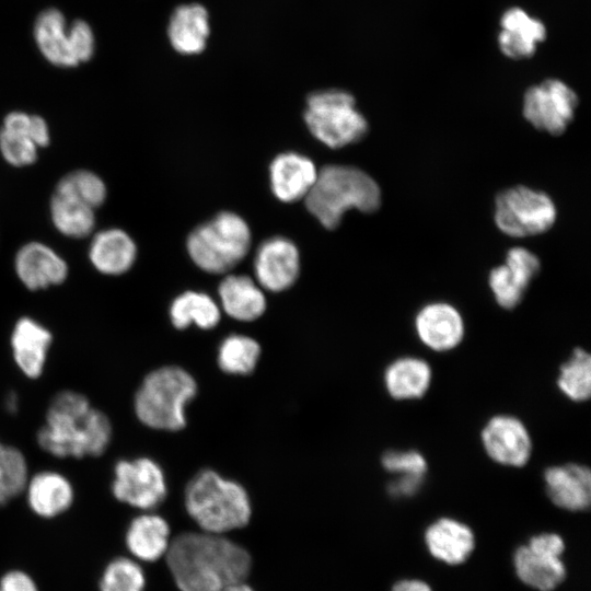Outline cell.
<instances>
[{
	"instance_id": "cell-10",
	"label": "cell",
	"mask_w": 591,
	"mask_h": 591,
	"mask_svg": "<svg viewBox=\"0 0 591 591\" xmlns=\"http://www.w3.org/2000/svg\"><path fill=\"white\" fill-rule=\"evenodd\" d=\"M564 538L555 532L533 535L513 553L512 565L517 578L536 591H554L567 576L563 560Z\"/></svg>"
},
{
	"instance_id": "cell-23",
	"label": "cell",
	"mask_w": 591,
	"mask_h": 591,
	"mask_svg": "<svg viewBox=\"0 0 591 591\" xmlns=\"http://www.w3.org/2000/svg\"><path fill=\"white\" fill-rule=\"evenodd\" d=\"M137 257V246L131 236L118 228L105 229L94 234L89 258L101 274L118 276L128 271Z\"/></svg>"
},
{
	"instance_id": "cell-39",
	"label": "cell",
	"mask_w": 591,
	"mask_h": 591,
	"mask_svg": "<svg viewBox=\"0 0 591 591\" xmlns=\"http://www.w3.org/2000/svg\"><path fill=\"white\" fill-rule=\"evenodd\" d=\"M424 479L421 476H398L390 484L389 491L394 497H410L419 490Z\"/></svg>"
},
{
	"instance_id": "cell-34",
	"label": "cell",
	"mask_w": 591,
	"mask_h": 591,
	"mask_svg": "<svg viewBox=\"0 0 591 591\" xmlns=\"http://www.w3.org/2000/svg\"><path fill=\"white\" fill-rule=\"evenodd\" d=\"M55 192L68 194L93 209L102 206L107 196L104 181L89 170H76L59 179Z\"/></svg>"
},
{
	"instance_id": "cell-21",
	"label": "cell",
	"mask_w": 591,
	"mask_h": 591,
	"mask_svg": "<svg viewBox=\"0 0 591 591\" xmlns=\"http://www.w3.org/2000/svg\"><path fill=\"white\" fill-rule=\"evenodd\" d=\"M269 173L274 195L281 201L294 202L305 198L318 172L309 158L287 152L274 159Z\"/></svg>"
},
{
	"instance_id": "cell-20",
	"label": "cell",
	"mask_w": 591,
	"mask_h": 591,
	"mask_svg": "<svg viewBox=\"0 0 591 591\" xmlns=\"http://www.w3.org/2000/svg\"><path fill=\"white\" fill-rule=\"evenodd\" d=\"M415 328L425 346L440 352L456 348L464 336L462 315L443 302L425 305L416 315Z\"/></svg>"
},
{
	"instance_id": "cell-25",
	"label": "cell",
	"mask_w": 591,
	"mask_h": 591,
	"mask_svg": "<svg viewBox=\"0 0 591 591\" xmlns=\"http://www.w3.org/2000/svg\"><path fill=\"white\" fill-rule=\"evenodd\" d=\"M171 543L169 523L154 513L136 517L126 532V546L135 559L153 563L164 557Z\"/></svg>"
},
{
	"instance_id": "cell-5",
	"label": "cell",
	"mask_w": 591,
	"mask_h": 591,
	"mask_svg": "<svg viewBox=\"0 0 591 591\" xmlns=\"http://www.w3.org/2000/svg\"><path fill=\"white\" fill-rule=\"evenodd\" d=\"M194 378L179 367L150 372L135 396V412L146 426L176 431L186 425L185 406L196 395Z\"/></svg>"
},
{
	"instance_id": "cell-30",
	"label": "cell",
	"mask_w": 591,
	"mask_h": 591,
	"mask_svg": "<svg viewBox=\"0 0 591 591\" xmlns=\"http://www.w3.org/2000/svg\"><path fill=\"white\" fill-rule=\"evenodd\" d=\"M217 303L206 293L186 291L171 304L170 316L173 325L183 329L192 323L202 329L215 327L220 321Z\"/></svg>"
},
{
	"instance_id": "cell-41",
	"label": "cell",
	"mask_w": 591,
	"mask_h": 591,
	"mask_svg": "<svg viewBox=\"0 0 591 591\" xmlns=\"http://www.w3.org/2000/svg\"><path fill=\"white\" fill-rule=\"evenodd\" d=\"M223 591H255L246 580L233 583L227 587Z\"/></svg>"
},
{
	"instance_id": "cell-32",
	"label": "cell",
	"mask_w": 591,
	"mask_h": 591,
	"mask_svg": "<svg viewBox=\"0 0 591 591\" xmlns=\"http://www.w3.org/2000/svg\"><path fill=\"white\" fill-rule=\"evenodd\" d=\"M260 347L256 340L243 335H230L222 340L218 351V364L230 374L251 373L259 358Z\"/></svg>"
},
{
	"instance_id": "cell-27",
	"label": "cell",
	"mask_w": 591,
	"mask_h": 591,
	"mask_svg": "<svg viewBox=\"0 0 591 591\" xmlns=\"http://www.w3.org/2000/svg\"><path fill=\"white\" fill-rule=\"evenodd\" d=\"M432 379L429 363L417 357H401L384 371V385L391 397L397 401L421 398Z\"/></svg>"
},
{
	"instance_id": "cell-26",
	"label": "cell",
	"mask_w": 591,
	"mask_h": 591,
	"mask_svg": "<svg viewBox=\"0 0 591 591\" xmlns=\"http://www.w3.org/2000/svg\"><path fill=\"white\" fill-rule=\"evenodd\" d=\"M30 508L39 517L54 518L70 508L73 488L70 482L57 472H40L25 486Z\"/></svg>"
},
{
	"instance_id": "cell-17",
	"label": "cell",
	"mask_w": 591,
	"mask_h": 591,
	"mask_svg": "<svg viewBox=\"0 0 591 591\" xmlns=\"http://www.w3.org/2000/svg\"><path fill=\"white\" fill-rule=\"evenodd\" d=\"M14 269L21 282L30 290L59 285L68 276L66 260L40 242H28L20 247L14 258Z\"/></svg>"
},
{
	"instance_id": "cell-19",
	"label": "cell",
	"mask_w": 591,
	"mask_h": 591,
	"mask_svg": "<svg viewBox=\"0 0 591 591\" xmlns=\"http://www.w3.org/2000/svg\"><path fill=\"white\" fill-rule=\"evenodd\" d=\"M545 490L558 508L581 512L591 500V473L588 466L567 463L549 466L544 472Z\"/></svg>"
},
{
	"instance_id": "cell-24",
	"label": "cell",
	"mask_w": 591,
	"mask_h": 591,
	"mask_svg": "<svg viewBox=\"0 0 591 591\" xmlns=\"http://www.w3.org/2000/svg\"><path fill=\"white\" fill-rule=\"evenodd\" d=\"M50 332L31 317H21L11 335L14 360L28 378H38L44 369L47 352L51 344Z\"/></svg>"
},
{
	"instance_id": "cell-13",
	"label": "cell",
	"mask_w": 591,
	"mask_h": 591,
	"mask_svg": "<svg viewBox=\"0 0 591 591\" xmlns=\"http://www.w3.org/2000/svg\"><path fill=\"white\" fill-rule=\"evenodd\" d=\"M50 141L46 120L38 115L24 112H11L0 129V152L13 166H27L38 157V149Z\"/></svg>"
},
{
	"instance_id": "cell-4",
	"label": "cell",
	"mask_w": 591,
	"mask_h": 591,
	"mask_svg": "<svg viewBox=\"0 0 591 591\" xmlns=\"http://www.w3.org/2000/svg\"><path fill=\"white\" fill-rule=\"evenodd\" d=\"M185 508L201 531L215 534L245 526L252 514L246 490L211 470L200 471L189 480Z\"/></svg>"
},
{
	"instance_id": "cell-38",
	"label": "cell",
	"mask_w": 591,
	"mask_h": 591,
	"mask_svg": "<svg viewBox=\"0 0 591 591\" xmlns=\"http://www.w3.org/2000/svg\"><path fill=\"white\" fill-rule=\"evenodd\" d=\"M0 591H38L33 578L22 570H11L0 579Z\"/></svg>"
},
{
	"instance_id": "cell-14",
	"label": "cell",
	"mask_w": 591,
	"mask_h": 591,
	"mask_svg": "<svg viewBox=\"0 0 591 591\" xmlns=\"http://www.w3.org/2000/svg\"><path fill=\"white\" fill-rule=\"evenodd\" d=\"M487 455L496 463L511 467L524 466L532 454V439L522 420L512 415L491 417L480 432Z\"/></svg>"
},
{
	"instance_id": "cell-8",
	"label": "cell",
	"mask_w": 591,
	"mask_h": 591,
	"mask_svg": "<svg viewBox=\"0 0 591 591\" xmlns=\"http://www.w3.org/2000/svg\"><path fill=\"white\" fill-rule=\"evenodd\" d=\"M34 38L43 56L58 67H76L91 59L94 34L83 20L67 26L63 14L55 8L44 10L34 23Z\"/></svg>"
},
{
	"instance_id": "cell-29",
	"label": "cell",
	"mask_w": 591,
	"mask_h": 591,
	"mask_svg": "<svg viewBox=\"0 0 591 591\" xmlns=\"http://www.w3.org/2000/svg\"><path fill=\"white\" fill-rule=\"evenodd\" d=\"M49 209L55 228L66 236L85 237L95 227V209L68 194L54 192Z\"/></svg>"
},
{
	"instance_id": "cell-11",
	"label": "cell",
	"mask_w": 591,
	"mask_h": 591,
	"mask_svg": "<svg viewBox=\"0 0 591 591\" xmlns=\"http://www.w3.org/2000/svg\"><path fill=\"white\" fill-rule=\"evenodd\" d=\"M578 104L573 89L560 79L548 78L528 88L522 113L535 129L559 136L572 123Z\"/></svg>"
},
{
	"instance_id": "cell-18",
	"label": "cell",
	"mask_w": 591,
	"mask_h": 591,
	"mask_svg": "<svg viewBox=\"0 0 591 591\" xmlns=\"http://www.w3.org/2000/svg\"><path fill=\"white\" fill-rule=\"evenodd\" d=\"M424 541L429 554L449 566L465 563L476 545L471 526L449 517L439 518L430 523L425 530Z\"/></svg>"
},
{
	"instance_id": "cell-15",
	"label": "cell",
	"mask_w": 591,
	"mask_h": 591,
	"mask_svg": "<svg viewBox=\"0 0 591 591\" xmlns=\"http://www.w3.org/2000/svg\"><path fill=\"white\" fill-rule=\"evenodd\" d=\"M541 267L536 255L523 247L509 250L503 265L495 267L488 277L489 287L499 306L511 310L520 304L530 282Z\"/></svg>"
},
{
	"instance_id": "cell-3",
	"label": "cell",
	"mask_w": 591,
	"mask_h": 591,
	"mask_svg": "<svg viewBox=\"0 0 591 591\" xmlns=\"http://www.w3.org/2000/svg\"><path fill=\"white\" fill-rule=\"evenodd\" d=\"M308 210L326 229L337 228L349 209L364 213L376 211L381 205V190L376 182L360 169L326 165L305 196Z\"/></svg>"
},
{
	"instance_id": "cell-28",
	"label": "cell",
	"mask_w": 591,
	"mask_h": 591,
	"mask_svg": "<svg viewBox=\"0 0 591 591\" xmlns=\"http://www.w3.org/2000/svg\"><path fill=\"white\" fill-rule=\"evenodd\" d=\"M219 297L225 313L239 321H254L266 310V299L247 276L230 275L219 286Z\"/></svg>"
},
{
	"instance_id": "cell-33",
	"label": "cell",
	"mask_w": 591,
	"mask_h": 591,
	"mask_svg": "<svg viewBox=\"0 0 591 591\" xmlns=\"http://www.w3.org/2000/svg\"><path fill=\"white\" fill-rule=\"evenodd\" d=\"M27 480V463L23 453L0 442V507L25 490Z\"/></svg>"
},
{
	"instance_id": "cell-9",
	"label": "cell",
	"mask_w": 591,
	"mask_h": 591,
	"mask_svg": "<svg viewBox=\"0 0 591 591\" xmlns=\"http://www.w3.org/2000/svg\"><path fill=\"white\" fill-rule=\"evenodd\" d=\"M551 197L526 186L502 190L495 201V222L499 230L513 237L537 235L549 230L556 220Z\"/></svg>"
},
{
	"instance_id": "cell-1",
	"label": "cell",
	"mask_w": 591,
	"mask_h": 591,
	"mask_svg": "<svg viewBox=\"0 0 591 591\" xmlns=\"http://www.w3.org/2000/svg\"><path fill=\"white\" fill-rule=\"evenodd\" d=\"M164 557L179 591H223L246 580L252 567L244 547L205 531L178 534Z\"/></svg>"
},
{
	"instance_id": "cell-7",
	"label": "cell",
	"mask_w": 591,
	"mask_h": 591,
	"mask_svg": "<svg viewBox=\"0 0 591 591\" xmlns=\"http://www.w3.org/2000/svg\"><path fill=\"white\" fill-rule=\"evenodd\" d=\"M303 117L311 134L333 149L360 141L369 129L354 95L338 89L312 92Z\"/></svg>"
},
{
	"instance_id": "cell-42",
	"label": "cell",
	"mask_w": 591,
	"mask_h": 591,
	"mask_svg": "<svg viewBox=\"0 0 591 591\" xmlns=\"http://www.w3.org/2000/svg\"><path fill=\"white\" fill-rule=\"evenodd\" d=\"M5 407L9 412L14 413L18 409V397L15 393H10L5 399Z\"/></svg>"
},
{
	"instance_id": "cell-31",
	"label": "cell",
	"mask_w": 591,
	"mask_h": 591,
	"mask_svg": "<svg viewBox=\"0 0 591 591\" xmlns=\"http://www.w3.org/2000/svg\"><path fill=\"white\" fill-rule=\"evenodd\" d=\"M559 391L572 402H584L591 394V357L582 348L573 349L571 356L559 368Z\"/></svg>"
},
{
	"instance_id": "cell-2",
	"label": "cell",
	"mask_w": 591,
	"mask_h": 591,
	"mask_svg": "<svg viewBox=\"0 0 591 591\" xmlns=\"http://www.w3.org/2000/svg\"><path fill=\"white\" fill-rule=\"evenodd\" d=\"M36 438L38 445L56 457L100 456L111 442L112 426L83 394L62 391L51 399Z\"/></svg>"
},
{
	"instance_id": "cell-22",
	"label": "cell",
	"mask_w": 591,
	"mask_h": 591,
	"mask_svg": "<svg viewBox=\"0 0 591 591\" xmlns=\"http://www.w3.org/2000/svg\"><path fill=\"white\" fill-rule=\"evenodd\" d=\"M210 36L209 13L206 7L192 2L177 5L169 20L167 38L181 55L202 53Z\"/></svg>"
},
{
	"instance_id": "cell-37",
	"label": "cell",
	"mask_w": 591,
	"mask_h": 591,
	"mask_svg": "<svg viewBox=\"0 0 591 591\" xmlns=\"http://www.w3.org/2000/svg\"><path fill=\"white\" fill-rule=\"evenodd\" d=\"M382 466L385 471L397 476H421L427 472V461L425 456L415 450L385 452L381 457Z\"/></svg>"
},
{
	"instance_id": "cell-6",
	"label": "cell",
	"mask_w": 591,
	"mask_h": 591,
	"mask_svg": "<svg viewBox=\"0 0 591 591\" xmlns=\"http://www.w3.org/2000/svg\"><path fill=\"white\" fill-rule=\"evenodd\" d=\"M250 245L247 223L229 211L220 212L197 227L187 240V250L194 263L211 274L231 270L246 256Z\"/></svg>"
},
{
	"instance_id": "cell-40",
	"label": "cell",
	"mask_w": 591,
	"mask_h": 591,
	"mask_svg": "<svg viewBox=\"0 0 591 591\" xmlns=\"http://www.w3.org/2000/svg\"><path fill=\"white\" fill-rule=\"evenodd\" d=\"M391 591H432L429 583L421 579L405 578L397 580Z\"/></svg>"
},
{
	"instance_id": "cell-35",
	"label": "cell",
	"mask_w": 591,
	"mask_h": 591,
	"mask_svg": "<svg viewBox=\"0 0 591 591\" xmlns=\"http://www.w3.org/2000/svg\"><path fill=\"white\" fill-rule=\"evenodd\" d=\"M146 575L136 559L117 557L104 568L100 591H144Z\"/></svg>"
},
{
	"instance_id": "cell-16",
	"label": "cell",
	"mask_w": 591,
	"mask_h": 591,
	"mask_svg": "<svg viewBox=\"0 0 591 591\" xmlns=\"http://www.w3.org/2000/svg\"><path fill=\"white\" fill-rule=\"evenodd\" d=\"M254 273L259 285L269 291L279 292L290 288L300 273L297 246L281 236L266 240L256 252Z\"/></svg>"
},
{
	"instance_id": "cell-36",
	"label": "cell",
	"mask_w": 591,
	"mask_h": 591,
	"mask_svg": "<svg viewBox=\"0 0 591 591\" xmlns=\"http://www.w3.org/2000/svg\"><path fill=\"white\" fill-rule=\"evenodd\" d=\"M499 26L500 30L537 46L547 37L546 25L520 7L505 10L499 20Z\"/></svg>"
},
{
	"instance_id": "cell-12",
	"label": "cell",
	"mask_w": 591,
	"mask_h": 591,
	"mask_svg": "<svg viewBox=\"0 0 591 591\" xmlns=\"http://www.w3.org/2000/svg\"><path fill=\"white\" fill-rule=\"evenodd\" d=\"M112 491L117 500L131 507L154 509L166 496L164 473L148 457L119 461L115 465Z\"/></svg>"
}]
</instances>
